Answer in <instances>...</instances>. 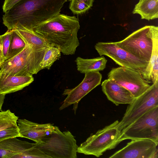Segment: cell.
<instances>
[{
  "label": "cell",
  "mask_w": 158,
  "mask_h": 158,
  "mask_svg": "<svg viewBox=\"0 0 158 158\" xmlns=\"http://www.w3.org/2000/svg\"><path fill=\"white\" fill-rule=\"evenodd\" d=\"M127 106L118 127L121 134L129 125L152 109L158 106V81L139 97L135 98Z\"/></svg>",
  "instance_id": "cell-8"
},
{
  "label": "cell",
  "mask_w": 158,
  "mask_h": 158,
  "mask_svg": "<svg viewBox=\"0 0 158 158\" xmlns=\"http://www.w3.org/2000/svg\"><path fill=\"white\" fill-rule=\"evenodd\" d=\"M19 117L10 110L0 112V131L6 128L17 125Z\"/></svg>",
  "instance_id": "cell-24"
},
{
  "label": "cell",
  "mask_w": 158,
  "mask_h": 158,
  "mask_svg": "<svg viewBox=\"0 0 158 158\" xmlns=\"http://www.w3.org/2000/svg\"><path fill=\"white\" fill-rule=\"evenodd\" d=\"M158 143L149 139L132 140L110 158H158Z\"/></svg>",
  "instance_id": "cell-12"
},
{
  "label": "cell",
  "mask_w": 158,
  "mask_h": 158,
  "mask_svg": "<svg viewBox=\"0 0 158 158\" xmlns=\"http://www.w3.org/2000/svg\"><path fill=\"white\" fill-rule=\"evenodd\" d=\"M12 30L13 29L8 30L4 34L1 35L2 40L3 56L4 61L8 59Z\"/></svg>",
  "instance_id": "cell-27"
},
{
  "label": "cell",
  "mask_w": 158,
  "mask_h": 158,
  "mask_svg": "<svg viewBox=\"0 0 158 158\" xmlns=\"http://www.w3.org/2000/svg\"><path fill=\"white\" fill-rule=\"evenodd\" d=\"M147 139L158 143V106L147 111L121 132L118 142Z\"/></svg>",
  "instance_id": "cell-7"
},
{
  "label": "cell",
  "mask_w": 158,
  "mask_h": 158,
  "mask_svg": "<svg viewBox=\"0 0 158 158\" xmlns=\"http://www.w3.org/2000/svg\"><path fill=\"white\" fill-rule=\"evenodd\" d=\"M102 75L99 71H92L85 74L82 81L77 86L65 89L62 94L67 95L59 108L62 110L73 104V110L76 114L79 102L85 96L101 84Z\"/></svg>",
  "instance_id": "cell-11"
},
{
  "label": "cell",
  "mask_w": 158,
  "mask_h": 158,
  "mask_svg": "<svg viewBox=\"0 0 158 158\" xmlns=\"http://www.w3.org/2000/svg\"><path fill=\"white\" fill-rule=\"evenodd\" d=\"M77 70L82 73L92 71H99L105 68L107 60L102 56L93 59H84L80 57H77L75 60Z\"/></svg>",
  "instance_id": "cell-19"
},
{
  "label": "cell",
  "mask_w": 158,
  "mask_h": 158,
  "mask_svg": "<svg viewBox=\"0 0 158 158\" xmlns=\"http://www.w3.org/2000/svg\"><path fill=\"white\" fill-rule=\"evenodd\" d=\"M94 47L100 56H106L121 67L137 71L142 74L149 63L139 59L119 47L115 42H98Z\"/></svg>",
  "instance_id": "cell-9"
},
{
  "label": "cell",
  "mask_w": 158,
  "mask_h": 158,
  "mask_svg": "<svg viewBox=\"0 0 158 158\" xmlns=\"http://www.w3.org/2000/svg\"><path fill=\"white\" fill-rule=\"evenodd\" d=\"M108 78L128 90L135 98L143 94L151 86L140 72L122 67L112 69Z\"/></svg>",
  "instance_id": "cell-10"
},
{
  "label": "cell",
  "mask_w": 158,
  "mask_h": 158,
  "mask_svg": "<svg viewBox=\"0 0 158 158\" xmlns=\"http://www.w3.org/2000/svg\"><path fill=\"white\" fill-rule=\"evenodd\" d=\"M35 145L33 147L14 156L12 158H50L36 148Z\"/></svg>",
  "instance_id": "cell-25"
},
{
  "label": "cell",
  "mask_w": 158,
  "mask_h": 158,
  "mask_svg": "<svg viewBox=\"0 0 158 158\" xmlns=\"http://www.w3.org/2000/svg\"><path fill=\"white\" fill-rule=\"evenodd\" d=\"M0 56L3 59L2 40L1 35H0Z\"/></svg>",
  "instance_id": "cell-30"
},
{
  "label": "cell",
  "mask_w": 158,
  "mask_h": 158,
  "mask_svg": "<svg viewBox=\"0 0 158 158\" xmlns=\"http://www.w3.org/2000/svg\"><path fill=\"white\" fill-rule=\"evenodd\" d=\"M26 44L23 39L13 29L11 34V39L9 48L8 59L11 57L21 51Z\"/></svg>",
  "instance_id": "cell-22"
},
{
  "label": "cell",
  "mask_w": 158,
  "mask_h": 158,
  "mask_svg": "<svg viewBox=\"0 0 158 158\" xmlns=\"http://www.w3.org/2000/svg\"><path fill=\"white\" fill-rule=\"evenodd\" d=\"M34 80L32 75L14 76L0 71V94L6 95L22 90Z\"/></svg>",
  "instance_id": "cell-15"
},
{
  "label": "cell",
  "mask_w": 158,
  "mask_h": 158,
  "mask_svg": "<svg viewBox=\"0 0 158 158\" xmlns=\"http://www.w3.org/2000/svg\"><path fill=\"white\" fill-rule=\"evenodd\" d=\"M17 124L21 137L31 139L36 143L41 142L43 138L54 127L53 124L50 123L39 124L25 119H18Z\"/></svg>",
  "instance_id": "cell-13"
},
{
  "label": "cell",
  "mask_w": 158,
  "mask_h": 158,
  "mask_svg": "<svg viewBox=\"0 0 158 158\" xmlns=\"http://www.w3.org/2000/svg\"><path fill=\"white\" fill-rule=\"evenodd\" d=\"M69 8L74 14H83L93 6L94 0H70Z\"/></svg>",
  "instance_id": "cell-23"
},
{
  "label": "cell",
  "mask_w": 158,
  "mask_h": 158,
  "mask_svg": "<svg viewBox=\"0 0 158 158\" xmlns=\"http://www.w3.org/2000/svg\"><path fill=\"white\" fill-rule=\"evenodd\" d=\"M143 78L149 83L158 81V32L154 35L151 57L143 73Z\"/></svg>",
  "instance_id": "cell-17"
},
{
  "label": "cell",
  "mask_w": 158,
  "mask_h": 158,
  "mask_svg": "<svg viewBox=\"0 0 158 158\" xmlns=\"http://www.w3.org/2000/svg\"><path fill=\"white\" fill-rule=\"evenodd\" d=\"M61 53L59 48L52 45H50L47 48L40 64L41 70L49 69L54 63L60 58Z\"/></svg>",
  "instance_id": "cell-21"
},
{
  "label": "cell",
  "mask_w": 158,
  "mask_h": 158,
  "mask_svg": "<svg viewBox=\"0 0 158 158\" xmlns=\"http://www.w3.org/2000/svg\"><path fill=\"white\" fill-rule=\"evenodd\" d=\"M101 86L102 91L108 100L116 106L130 104L135 99L128 90L112 80H105Z\"/></svg>",
  "instance_id": "cell-14"
},
{
  "label": "cell",
  "mask_w": 158,
  "mask_h": 158,
  "mask_svg": "<svg viewBox=\"0 0 158 158\" xmlns=\"http://www.w3.org/2000/svg\"><path fill=\"white\" fill-rule=\"evenodd\" d=\"M138 14L141 19L148 21L158 18V0H139L132 11Z\"/></svg>",
  "instance_id": "cell-18"
},
{
  "label": "cell",
  "mask_w": 158,
  "mask_h": 158,
  "mask_svg": "<svg viewBox=\"0 0 158 158\" xmlns=\"http://www.w3.org/2000/svg\"><path fill=\"white\" fill-rule=\"evenodd\" d=\"M21 0H5L2 6L3 11L6 12Z\"/></svg>",
  "instance_id": "cell-28"
},
{
  "label": "cell",
  "mask_w": 158,
  "mask_h": 158,
  "mask_svg": "<svg viewBox=\"0 0 158 158\" xmlns=\"http://www.w3.org/2000/svg\"><path fill=\"white\" fill-rule=\"evenodd\" d=\"M20 137L17 125L11 126L0 131V142L6 139Z\"/></svg>",
  "instance_id": "cell-26"
},
{
  "label": "cell",
  "mask_w": 158,
  "mask_h": 158,
  "mask_svg": "<svg viewBox=\"0 0 158 158\" xmlns=\"http://www.w3.org/2000/svg\"><path fill=\"white\" fill-rule=\"evenodd\" d=\"M67 0H21L2 16L8 30L33 31L37 25L59 14Z\"/></svg>",
  "instance_id": "cell-1"
},
{
  "label": "cell",
  "mask_w": 158,
  "mask_h": 158,
  "mask_svg": "<svg viewBox=\"0 0 158 158\" xmlns=\"http://www.w3.org/2000/svg\"><path fill=\"white\" fill-rule=\"evenodd\" d=\"M6 95L0 94V112L2 111V108L4 103Z\"/></svg>",
  "instance_id": "cell-29"
},
{
  "label": "cell",
  "mask_w": 158,
  "mask_h": 158,
  "mask_svg": "<svg viewBox=\"0 0 158 158\" xmlns=\"http://www.w3.org/2000/svg\"><path fill=\"white\" fill-rule=\"evenodd\" d=\"M157 32V26L147 25L134 31L123 40L115 43L118 47L139 59L149 62L154 37Z\"/></svg>",
  "instance_id": "cell-6"
},
{
  "label": "cell",
  "mask_w": 158,
  "mask_h": 158,
  "mask_svg": "<svg viewBox=\"0 0 158 158\" xmlns=\"http://www.w3.org/2000/svg\"><path fill=\"white\" fill-rule=\"evenodd\" d=\"M45 49L37 50L28 45L19 53L5 60L0 71L14 76L33 75L41 70L40 64Z\"/></svg>",
  "instance_id": "cell-3"
},
{
  "label": "cell",
  "mask_w": 158,
  "mask_h": 158,
  "mask_svg": "<svg viewBox=\"0 0 158 158\" xmlns=\"http://www.w3.org/2000/svg\"><path fill=\"white\" fill-rule=\"evenodd\" d=\"M118 122L116 120L90 136L78 147L77 152L99 157L106 151L114 148L119 143Z\"/></svg>",
  "instance_id": "cell-5"
},
{
  "label": "cell",
  "mask_w": 158,
  "mask_h": 158,
  "mask_svg": "<svg viewBox=\"0 0 158 158\" xmlns=\"http://www.w3.org/2000/svg\"><path fill=\"white\" fill-rule=\"evenodd\" d=\"M14 29L26 45H28L35 49H45L50 45L33 31L26 29L16 28Z\"/></svg>",
  "instance_id": "cell-20"
},
{
  "label": "cell",
  "mask_w": 158,
  "mask_h": 158,
  "mask_svg": "<svg viewBox=\"0 0 158 158\" xmlns=\"http://www.w3.org/2000/svg\"><path fill=\"white\" fill-rule=\"evenodd\" d=\"M4 61V60L0 56V68L1 66L3 63V62Z\"/></svg>",
  "instance_id": "cell-31"
},
{
  "label": "cell",
  "mask_w": 158,
  "mask_h": 158,
  "mask_svg": "<svg viewBox=\"0 0 158 158\" xmlns=\"http://www.w3.org/2000/svg\"><path fill=\"white\" fill-rule=\"evenodd\" d=\"M35 144L19 140L17 137L6 139L0 142V158H12Z\"/></svg>",
  "instance_id": "cell-16"
},
{
  "label": "cell",
  "mask_w": 158,
  "mask_h": 158,
  "mask_svg": "<svg viewBox=\"0 0 158 158\" xmlns=\"http://www.w3.org/2000/svg\"><path fill=\"white\" fill-rule=\"evenodd\" d=\"M36 143L35 147L50 158H76L78 146L74 137L69 131L61 132L54 126L52 131Z\"/></svg>",
  "instance_id": "cell-4"
},
{
  "label": "cell",
  "mask_w": 158,
  "mask_h": 158,
  "mask_svg": "<svg viewBox=\"0 0 158 158\" xmlns=\"http://www.w3.org/2000/svg\"><path fill=\"white\" fill-rule=\"evenodd\" d=\"M78 18L59 13L37 25L33 31L65 55L75 54L79 45Z\"/></svg>",
  "instance_id": "cell-2"
}]
</instances>
